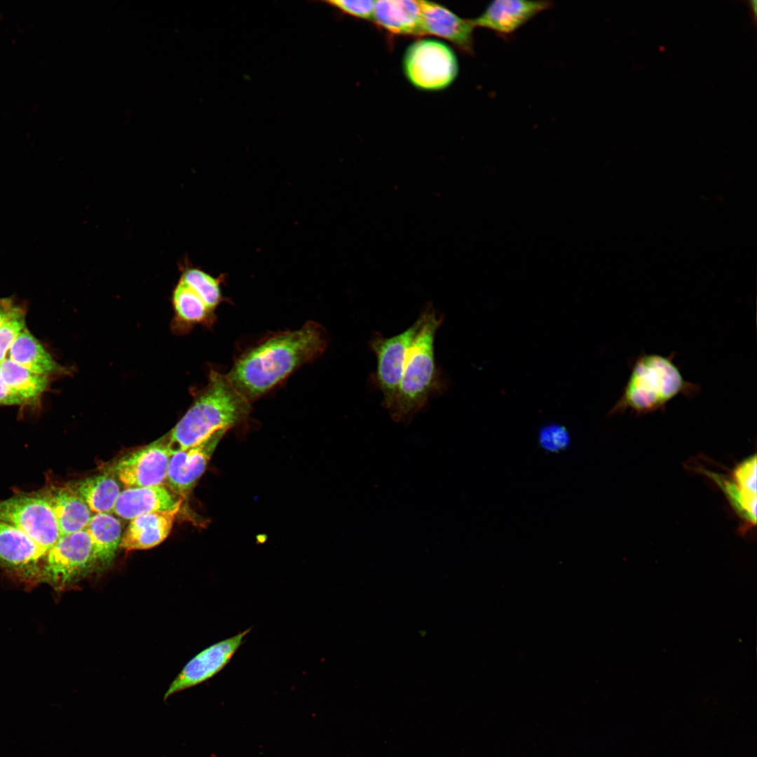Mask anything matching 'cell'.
<instances>
[{
    "label": "cell",
    "instance_id": "2",
    "mask_svg": "<svg viewBox=\"0 0 757 757\" xmlns=\"http://www.w3.org/2000/svg\"><path fill=\"white\" fill-rule=\"evenodd\" d=\"M250 404L236 390L226 374L211 370L207 385L167 434L171 455L236 426L248 416Z\"/></svg>",
    "mask_w": 757,
    "mask_h": 757
},
{
    "label": "cell",
    "instance_id": "23",
    "mask_svg": "<svg viewBox=\"0 0 757 757\" xmlns=\"http://www.w3.org/2000/svg\"><path fill=\"white\" fill-rule=\"evenodd\" d=\"M172 299L176 321L182 327L190 328L196 325L213 323L214 311L180 280L173 290Z\"/></svg>",
    "mask_w": 757,
    "mask_h": 757
},
{
    "label": "cell",
    "instance_id": "7",
    "mask_svg": "<svg viewBox=\"0 0 757 757\" xmlns=\"http://www.w3.org/2000/svg\"><path fill=\"white\" fill-rule=\"evenodd\" d=\"M0 521L21 530L46 552L60 537L46 496L19 495L0 500Z\"/></svg>",
    "mask_w": 757,
    "mask_h": 757
},
{
    "label": "cell",
    "instance_id": "29",
    "mask_svg": "<svg viewBox=\"0 0 757 757\" xmlns=\"http://www.w3.org/2000/svg\"><path fill=\"white\" fill-rule=\"evenodd\" d=\"M743 490L756 493V457H749L738 466L733 472V480Z\"/></svg>",
    "mask_w": 757,
    "mask_h": 757
},
{
    "label": "cell",
    "instance_id": "20",
    "mask_svg": "<svg viewBox=\"0 0 757 757\" xmlns=\"http://www.w3.org/2000/svg\"><path fill=\"white\" fill-rule=\"evenodd\" d=\"M8 354L13 362L39 375L48 376L63 371L27 327L15 339Z\"/></svg>",
    "mask_w": 757,
    "mask_h": 757
},
{
    "label": "cell",
    "instance_id": "16",
    "mask_svg": "<svg viewBox=\"0 0 757 757\" xmlns=\"http://www.w3.org/2000/svg\"><path fill=\"white\" fill-rule=\"evenodd\" d=\"M179 509L147 513L132 519L122 534L119 547L146 550L159 545L170 534Z\"/></svg>",
    "mask_w": 757,
    "mask_h": 757
},
{
    "label": "cell",
    "instance_id": "19",
    "mask_svg": "<svg viewBox=\"0 0 757 757\" xmlns=\"http://www.w3.org/2000/svg\"><path fill=\"white\" fill-rule=\"evenodd\" d=\"M45 496L52 507L60 536L86 528L92 512L70 486L53 488Z\"/></svg>",
    "mask_w": 757,
    "mask_h": 757
},
{
    "label": "cell",
    "instance_id": "11",
    "mask_svg": "<svg viewBox=\"0 0 757 757\" xmlns=\"http://www.w3.org/2000/svg\"><path fill=\"white\" fill-rule=\"evenodd\" d=\"M47 552L18 528L0 521V566L29 580H41Z\"/></svg>",
    "mask_w": 757,
    "mask_h": 757
},
{
    "label": "cell",
    "instance_id": "32",
    "mask_svg": "<svg viewBox=\"0 0 757 757\" xmlns=\"http://www.w3.org/2000/svg\"><path fill=\"white\" fill-rule=\"evenodd\" d=\"M748 3L749 4L750 9H751V11H752V13L753 14V17L754 18H756V11H757V1L756 0H749L748 1Z\"/></svg>",
    "mask_w": 757,
    "mask_h": 757
},
{
    "label": "cell",
    "instance_id": "28",
    "mask_svg": "<svg viewBox=\"0 0 757 757\" xmlns=\"http://www.w3.org/2000/svg\"><path fill=\"white\" fill-rule=\"evenodd\" d=\"M374 1L373 0H329L324 1V3L348 15L362 20H372Z\"/></svg>",
    "mask_w": 757,
    "mask_h": 757
},
{
    "label": "cell",
    "instance_id": "24",
    "mask_svg": "<svg viewBox=\"0 0 757 757\" xmlns=\"http://www.w3.org/2000/svg\"><path fill=\"white\" fill-rule=\"evenodd\" d=\"M179 280L191 288L212 311L224 300L220 279L212 277L200 268L186 266L182 270Z\"/></svg>",
    "mask_w": 757,
    "mask_h": 757
},
{
    "label": "cell",
    "instance_id": "26",
    "mask_svg": "<svg viewBox=\"0 0 757 757\" xmlns=\"http://www.w3.org/2000/svg\"><path fill=\"white\" fill-rule=\"evenodd\" d=\"M25 327V311L15 305L0 327V362L6 359L12 343Z\"/></svg>",
    "mask_w": 757,
    "mask_h": 757
},
{
    "label": "cell",
    "instance_id": "27",
    "mask_svg": "<svg viewBox=\"0 0 757 757\" xmlns=\"http://www.w3.org/2000/svg\"><path fill=\"white\" fill-rule=\"evenodd\" d=\"M538 443L549 452L566 450L571 444L569 433L565 426L550 423L541 427L538 432Z\"/></svg>",
    "mask_w": 757,
    "mask_h": 757
},
{
    "label": "cell",
    "instance_id": "31",
    "mask_svg": "<svg viewBox=\"0 0 757 757\" xmlns=\"http://www.w3.org/2000/svg\"><path fill=\"white\" fill-rule=\"evenodd\" d=\"M15 304L10 298L0 299V327L8 317Z\"/></svg>",
    "mask_w": 757,
    "mask_h": 757
},
{
    "label": "cell",
    "instance_id": "1",
    "mask_svg": "<svg viewBox=\"0 0 757 757\" xmlns=\"http://www.w3.org/2000/svg\"><path fill=\"white\" fill-rule=\"evenodd\" d=\"M327 346L325 329L315 322L279 332L241 355L226 376L249 402L259 398L303 364L319 357Z\"/></svg>",
    "mask_w": 757,
    "mask_h": 757
},
{
    "label": "cell",
    "instance_id": "21",
    "mask_svg": "<svg viewBox=\"0 0 757 757\" xmlns=\"http://www.w3.org/2000/svg\"><path fill=\"white\" fill-rule=\"evenodd\" d=\"M70 487L95 514L112 513L121 493L118 482L109 473L83 479Z\"/></svg>",
    "mask_w": 757,
    "mask_h": 757
},
{
    "label": "cell",
    "instance_id": "4",
    "mask_svg": "<svg viewBox=\"0 0 757 757\" xmlns=\"http://www.w3.org/2000/svg\"><path fill=\"white\" fill-rule=\"evenodd\" d=\"M700 386L686 381L669 357L643 353L634 360L628 380L609 414L630 409L646 414L664 407L679 395L695 396Z\"/></svg>",
    "mask_w": 757,
    "mask_h": 757
},
{
    "label": "cell",
    "instance_id": "30",
    "mask_svg": "<svg viewBox=\"0 0 757 757\" xmlns=\"http://www.w3.org/2000/svg\"><path fill=\"white\" fill-rule=\"evenodd\" d=\"M26 402L11 390L0 376V405H24Z\"/></svg>",
    "mask_w": 757,
    "mask_h": 757
},
{
    "label": "cell",
    "instance_id": "22",
    "mask_svg": "<svg viewBox=\"0 0 757 757\" xmlns=\"http://www.w3.org/2000/svg\"><path fill=\"white\" fill-rule=\"evenodd\" d=\"M0 376L27 404H34L46 391L49 383L48 376L35 374L9 358L0 362Z\"/></svg>",
    "mask_w": 757,
    "mask_h": 757
},
{
    "label": "cell",
    "instance_id": "5",
    "mask_svg": "<svg viewBox=\"0 0 757 757\" xmlns=\"http://www.w3.org/2000/svg\"><path fill=\"white\" fill-rule=\"evenodd\" d=\"M402 68L405 77L416 89L438 91L454 82L459 66L455 52L446 43L420 39L406 48Z\"/></svg>",
    "mask_w": 757,
    "mask_h": 757
},
{
    "label": "cell",
    "instance_id": "3",
    "mask_svg": "<svg viewBox=\"0 0 757 757\" xmlns=\"http://www.w3.org/2000/svg\"><path fill=\"white\" fill-rule=\"evenodd\" d=\"M420 316V327L407 350L395 400L388 410L393 421L409 423L428 400L444 392L446 381L435 356V339L444 320L432 304Z\"/></svg>",
    "mask_w": 757,
    "mask_h": 757
},
{
    "label": "cell",
    "instance_id": "25",
    "mask_svg": "<svg viewBox=\"0 0 757 757\" xmlns=\"http://www.w3.org/2000/svg\"><path fill=\"white\" fill-rule=\"evenodd\" d=\"M721 487L730 502L739 514L747 521L755 524L756 521V493L746 491L733 481H730L714 474H709Z\"/></svg>",
    "mask_w": 757,
    "mask_h": 757
},
{
    "label": "cell",
    "instance_id": "13",
    "mask_svg": "<svg viewBox=\"0 0 757 757\" xmlns=\"http://www.w3.org/2000/svg\"><path fill=\"white\" fill-rule=\"evenodd\" d=\"M547 1L496 0L491 1L478 17L471 19L475 27L499 35L514 33L538 13L550 8Z\"/></svg>",
    "mask_w": 757,
    "mask_h": 757
},
{
    "label": "cell",
    "instance_id": "10",
    "mask_svg": "<svg viewBox=\"0 0 757 757\" xmlns=\"http://www.w3.org/2000/svg\"><path fill=\"white\" fill-rule=\"evenodd\" d=\"M251 628L211 645L193 657L170 683L164 695H172L200 684L218 674L230 662Z\"/></svg>",
    "mask_w": 757,
    "mask_h": 757
},
{
    "label": "cell",
    "instance_id": "17",
    "mask_svg": "<svg viewBox=\"0 0 757 757\" xmlns=\"http://www.w3.org/2000/svg\"><path fill=\"white\" fill-rule=\"evenodd\" d=\"M372 20L393 34L423 35L421 1H375Z\"/></svg>",
    "mask_w": 757,
    "mask_h": 757
},
{
    "label": "cell",
    "instance_id": "18",
    "mask_svg": "<svg viewBox=\"0 0 757 757\" xmlns=\"http://www.w3.org/2000/svg\"><path fill=\"white\" fill-rule=\"evenodd\" d=\"M92 544L96 569L108 568L114 561L122 538L120 521L109 513L94 514L86 528Z\"/></svg>",
    "mask_w": 757,
    "mask_h": 757
},
{
    "label": "cell",
    "instance_id": "14",
    "mask_svg": "<svg viewBox=\"0 0 757 757\" xmlns=\"http://www.w3.org/2000/svg\"><path fill=\"white\" fill-rule=\"evenodd\" d=\"M423 34L446 39L461 50L474 51V29L471 20L464 19L435 2L421 1Z\"/></svg>",
    "mask_w": 757,
    "mask_h": 757
},
{
    "label": "cell",
    "instance_id": "6",
    "mask_svg": "<svg viewBox=\"0 0 757 757\" xmlns=\"http://www.w3.org/2000/svg\"><path fill=\"white\" fill-rule=\"evenodd\" d=\"M95 569L91 541L84 529L60 536L51 547L44 559L41 580L64 589Z\"/></svg>",
    "mask_w": 757,
    "mask_h": 757
},
{
    "label": "cell",
    "instance_id": "8",
    "mask_svg": "<svg viewBox=\"0 0 757 757\" xmlns=\"http://www.w3.org/2000/svg\"><path fill=\"white\" fill-rule=\"evenodd\" d=\"M421 322L419 315L410 327L400 334L385 337L375 332L369 341V348L376 360L374 381L382 394V405L388 410L395 400L406 354Z\"/></svg>",
    "mask_w": 757,
    "mask_h": 757
},
{
    "label": "cell",
    "instance_id": "15",
    "mask_svg": "<svg viewBox=\"0 0 757 757\" xmlns=\"http://www.w3.org/2000/svg\"><path fill=\"white\" fill-rule=\"evenodd\" d=\"M182 500V498L172 493L163 484L130 487L121 491L113 512L123 519L132 520L144 514L181 507Z\"/></svg>",
    "mask_w": 757,
    "mask_h": 757
},
{
    "label": "cell",
    "instance_id": "9",
    "mask_svg": "<svg viewBox=\"0 0 757 757\" xmlns=\"http://www.w3.org/2000/svg\"><path fill=\"white\" fill-rule=\"evenodd\" d=\"M171 453L168 435L122 457L112 471L126 488L163 485Z\"/></svg>",
    "mask_w": 757,
    "mask_h": 757
},
{
    "label": "cell",
    "instance_id": "12",
    "mask_svg": "<svg viewBox=\"0 0 757 757\" xmlns=\"http://www.w3.org/2000/svg\"><path fill=\"white\" fill-rule=\"evenodd\" d=\"M226 431L218 432L203 442L170 456L166 482L170 489L185 498L205 472Z\"/></svg>",
    "mask_w": 757,
    "mask_h": 757
}]
</instances>
